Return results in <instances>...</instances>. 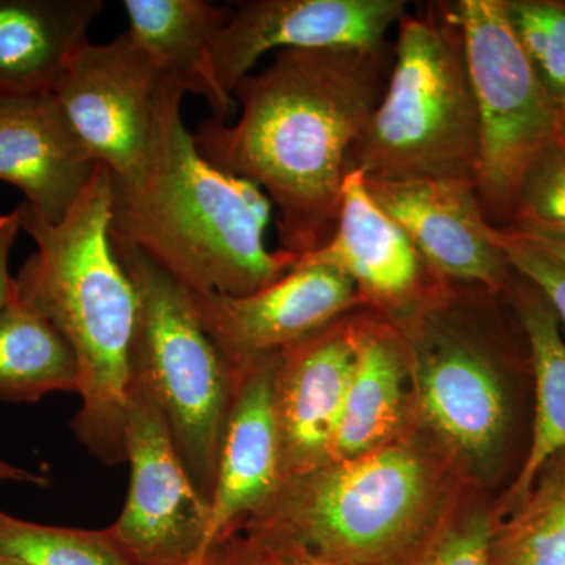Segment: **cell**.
Returning <instances> with one entry per match:
<instances>
[{"label": "cell", "instance_id": "obj_1", "mask_svg": "<svg viewBox=\"0 0 565 565\" xmlns=\"http://www.w3.org/2000/svg\"><path fill=\"white\" fill-rule=\"evenodd\" d=\"M285 50L234 88V125L200 122L196 150L258 185L278 212L281 250L297 258L330 239L349 159L392 73L394 47Z\"/></svg>", "mask_w": 565, "mask_h": 565}, {"label": "cell", "instance_id": "obj_2", "mask_svg": "<svg viewBox=\"0 0 565 565\" xmlns=\"http://www.w3.org/2000/svg\"><path fill=\"white\" fill-rule=\"evenodd\" d=\"M185 93L167 77L140 172L129 181L111 178L110 234L191 291L247 296L291 273L299 258L267 248L274 206L266 193L196 150L182 121Z\"/></svg>", "mask_w": 565, "mask_h": 565}, {"label": "cell", "instance_id": "obj_3", "mask_svg": "<svg viewBox=\"0 0 565 565\" xmlns=\"http://www.w3.org/2000/svg\"><path fill=\"white\" fill-rule=\"evenodd\" d=\"M21 226L36 253L14 288L55 323L81 366L79 414L71 427L99 462H126L125 419L136 333V288L110 236L111 177L99 166L61 223L44 222L25 203Z\"/></svg>", "mask_w": 565, "mask_h": 565}, {"label": "cell", "instance_id": "obj_4", "mask_svg": "<svg viewBox=\"0 0 565 565\" xmlns=\"http://www.w3.org/2000/svg\"><path fill=\"white\" fill-rule=\"evenodd\" d=\"M440 475L403 441L292 476L241 526L338 565H401L444 525Z\"/></svg>", "mask_w": 565, "mask_h": 565}, {"label": "cell", "instance_id": "obj_5", "mask_svg": "<svg viewBox=\"0 0 565 565\" xmlns=\"http://www.w3.org/2000/svg\"><path fill=\"white\" fill-rule=\"evenodd\" d=\"M392 73L349 159L367 180L473 181L479 154L467 47L456 2L397 24Z\"/></svg>", "mask_w": 565, "mask_h": 565}, {"label": "cell", "instance_id": "obj_6", "mask_svg": "<svg viewBox=\"0 0 565 565\" xmlns=\"http://www.w3.org/2000/svg\"><path fill=\"white\" fill-rule=\"evenodd\" d=\"M111 243L139 302L131 379L158 404L185 470L211 508L233 403L232 367L203 329L188 288L132 244L114 236Z\"/></svg>", "mask_w": 565, "mask_h": 565}, {"label": "cell", "instance_id": "obj_7", "mask_svg": "<svg viewBox=\"0 0 565 565\" xmlns=\"http://www.w3.org/2000/svg\"><path fill=\"white\" fill-rule=\"evenodd\" d=\"M456 11L478 110L476 195L487 222L508 230L527 170L555 139L561 114L512 31L504 0H459Z\"/></svg>", "mask_w": 565, "mask_h": 565}, {"label": "cell", "instance_id": "obj_8", "mask_svg": "<svg viewBox=\"0 0 565 565\" xmlns=\"http://www.w3.org/2000/svg\"><path fill=\"white\" fill-rule=\"evenodd\" d=\"M393 326L403 337L427 422L484 462L503 441L508 401L489 345L462 313L459 282L445 281L419 310Z\"/></svg>", "mask_w": 565, "mask_h": 565}, {"label": "cell", "instance_id": "obj_9", "mask_svg": "<svg viewBox=\"0 0 565 565\" xmlns=\"http://www.w3.org/2000/svg\"><path fill=\"white\" fill-rule=\"evenodd\" d=\"M128 498L111 534L139 565H191L206 555L210 503L185 470L166 418L143 386L129 379L125 419Z\"/></svg>", "mask_w": 565, "mask_h": 565}, {"label": "cell", "instance_id": "obj_10", "mask_svg": "<svg viewBox=\"0 0 565 565\" xmlns=\"http://www.w3.org/2000/svg\"><path fill=\"white\" fill-rule=\"evenodd\" d=\"M167 77L125 32L85 44L52 93L93 158L129 181L150 151Z\"/></svg>", "mask_w": 565, "mask_h": 565}, {"label": "cell", "instance_id": "obj_11", "mask_svg": "<svg viewBox=\"0 0 565 565\" xmlns=\"http://www.w3.org/2000/svg\"><path fill=\"white\" fill-rule=\"evenodd\" d=\"M188 291L233 374L366 307L348 275L322 264H297L280 280L247 296Z\"/></svg>", "mask_w": 565, "mask_h": 565}, {"label": "cell", "instance_id": "obj_12", "mask_svg": "<svg viewBox=\"0 0 565 565\" xmlns=\"http://www.w3.org/2000/svg\"><path fill=\"white\" fill-rule=\"evenodd\" d=\"M405 14L403 0H245L212 47L215 85L234 99L267 52L384 46Z\"/></svg>", "mask_w": 565, "mask_h": 565}, {"label": "cell", "instance_id": "obj_13", "mask_svg": "<svg viewBox=\"0 0 565 565\" xmlns=\"http://www.w3.org/2000/svg\"><path fill=\"white\" fill-rule=\"evenodd\" d=\"M364 180L379 206L411 237L438 277L508 291L514 269L494 239L473 181Z\"/></svg>", "mask_w": 565, "mask_h": 565}, {"label": "cell", "instance_id": "obj_14", "mask_svg": "<svg viewBox=\"0 0 565 565\" xmlns=\"http://www.w3.org/2000/svg\"><path fill=\"white\" fill-rule=\"evenodd\" d=\"M299 264H322L348 275L364 305H373L390 322L415 313L446 281L379 206L360 170L345 174L332 236Z\"/></svg>", "mask_w": 565, "mask_h": 565}, {"label": "cell", "instance_id": "obj_15", "mask_svg": "<svg viewBox=\"0 0 565 565\" xmlns=\"http://www.w3.org/2000/svg\"><path fill=\"white\" fill-rule=\"evenodd\" d=\"M362 316L351 313L311 334L277 360L275 411L286 479L329 463Z\"/></svg>", "mask_w": 565, "mask_h": 565}, {"label": "cell", "instance_id": "obj_16", "mask_svg": "<svg viewBox=\"0 0 565 565\" xmlns=\"http://www.w3.org/2000/svg\"><path fill=\"white\" fill-rule=\"evenodd\" d=\"M278 355L234 373L233 403L211 500L206 555L239 533L241 526L259 514L285 482L275 411Z\"/></svg>", "mask_w": 565, "mask_h": 565}, {"label": "cell", "instance_id": "obj_17", "mask_svg": "<svg viewBox=\"0 0 565 565\" xmlns=\"http://www.w3.org/2000/svg\"><path fill=\"white\" fill-rule=\"evenodd\" d=\"M99 166L54 93L0 96V181L20 189L44 222L70 214Z\"/></svg>", "mask_w": 565, "mask_h": 565}, {"label": "cell", "instance_id": "obj_18", "mask_svg": "<svg viewBox=\"0 0 565 565\" xmlns=\"http://www.w3.org/2000/svg\"><path fill=\"white\" fill-rule=\"evenodd\" d=\"M103 9L102 0H0V96L54 92Z\"/></svg>", "mask_w": 565, "mask_h": 565}, {"label": "cell", "instance_id": "obj_19", "mask_svg": "<svg viewBox=\"0 0 565 565\" xmlns=\"http://www.w3.org/2000/svg\"><path fill=\"white\" fill-rule=\"evenodd\" d=\"M129 35L185 92L203 96L214 118L232 120L233 99L215 85L212 47L234 9L204 0H125Z\"/></svg>", "mask_w": 565, "mask_h": 565}, {"label": "cell", "instance_id": "obj_20", "mask_svg": "<svg viewBox=\"0 0 565 565\" xmlns=\"http://www.w3.org/2000/svg\"><path fill=\"white\" fill-rule=\"evenodd\" d=\"M407 374L399 330L385 318L362 316L355 364L330 462L362 456L393 441L403 422Z\"/></svg>", "mask_w": 565, "mask_h": 565}, {"label": "cell", "instance_id": "obj_21", "mask_svg": "<svg viewBox=\"0 0 565 565\" xmlns=\"http://www.w3.org/2000/svg\"><path fill=\"white\" fill-rule=\"evenodd\" d=\"M508 294L525 333L535 379L533 440L512 487L511 501L519 504L546 465L565 451V338L544 294L515 270Z\"/></svg>", "mask_w": 565, "mask_h": 565}, {"label": "cell", "instance_id": "obj_22", "mask_svg": "<svg viewBox=\"0 0 565 565\" xmlns=\"http://www.w3.org/2000/svg\"><path fill=\"white\" fill-rule=\"evenodd\" d=\"M76 352L55 323L18 294L0 311V403L32 404L52 393H77Z\"/></svg>", "mask_w": 565, "mask_h": 565}, {"label": "cell", "instance_id": "obj_23", "mask_svg": "<svg viewBox=\"0 0 565 565\" xmlns=\"http://www.w3.org/2000/svg\"><path fill=\"white\" fill-rule=\"evenodd\" d=\"M487 565H565V451L501 526H493Z\"/></svg>", "mask_w": 565, "mask_h": 565}, {"label": "cell", "instance_id": "obj_24", "mask_svg": "<svg viewBox=\"0 0 565 565\" xmlns=\"http://www.w3.org/2000/svg\"><path fill=\"white\" fill-rule=\"evenodd\" d=\"M0 556L22 565H139L109 526L41 525L0 509Z\"/></svg>", "mask_w": 565, "mask_h": 565}, {"label": "cell", "instance_id": "obj_25", "mask_svg": "<svg viewBox=\"0 0 565 565\" xmlns=\"http://www.w3.org/2000/svg\"><path fill=\"white\" fill-rule=\"evenodd\" d=\"M504 7L542 87L565 115V0H504Z\"/></svg>", "mask_w": 565, "mask_h": 565}, {"label": "cell", "instance_id": "obj_26", "mask_svg": "<svg viewBox=\"0 0 565 565\" xmlns=\"http://www.w3.org/2000/svg\"><path fill=\"white\" fill-rule=\"evenodd\" d=\"M508 230L565 233V125L527 170Z\"/></svg>", "mask_w": 565, "mask_h": 565}, {"label": "cell", "instance_id": "obj_27", "mask_svg": "<svg viewBox=\"0 0 565 565\" xmlns=\"http://www.w3.org/2000/svg\"><path fill=\"white\" fill-rule=\"evenodd\" d=\"M493 526L486 514L444 523L419 552L401 565H487Z\"/></svg>", "mask_w": 565, "mask_h": 565}, {"label": "cell", "instance_id": "obj_28", "mask_svg": "<svg viewBox=\"0 0 565 565\" xmlns=\"http://www.w3.org/2000/svg\"><path fill=\"white\" fill-rule=\"evenodd\" d=\"M493 236L512 269L544 294L565 329V264L527 243L514 230L493 228Z\"/></svg>", "mask_w": 565, "mask_h": 565}, {"label": "cell", "instance_id": "obj_29", "mask_svg": "<svg viewBox=\"0 0 565 565\" xmlns=\"http://www.w3.org/2000/svg\"><path fill=\"white\" fill-rule=\"evenodd\" d=\"M22 230L20 211L0 215V311L9 305L14 294V277L9 270V258L18 233Z\"/></svg>", "mask_w": 565, "mask_h": 565}, {"label": "cell", "instance_id": "obj_30", "mask_svg": "<svg viewBox=\"0 0 565 565\" xmlns=\"http://www.w3.org/2000/svg\"><path fill=\"white\" fill-rule=\"evenodd\" d=\"M218 565H270L269 550L252 535L237 533L218 545Z\"/></svg>", "mask_w": 565, "mask_h": 565}, {"label": "cell", "instance_id": "obj_31", "mask_svg": "<svg viewBox=\"0 0 565 565\" xmlns=\"http://www.w3.org/2000/svg\"><path fill=\"white\" fill-rule=\"evenodd\" d=\"M263 545H266V548L269 550L270 565H338L311 555V553L305 552L299 546Z\"/></svg>", "mask_w": 565, "mask_h": 565}, {"label": "cell", "instance_id": "obj_32", "mask_svg": "<svg viewBox=\"0 0 565 565\" xmlns=\"http://www.w3.org/2000/svg\"><path fill=\"white\" fill-rule=\"evenodd\" d=\"M514 232L525 237L527 243L535 245L542 252L556 258L557 262L565 264V233L542 232V230H525V232L514 230Z\"/></svg>", "mask_w": 565, "mask_h": 565}, {"label": "cell", "instance_id": "obj_33", "mask_svg": "<svg viewBox=\"0 0 565 565\" xmlns=\"http://www.w3.org/2000/svg\"><path fill=\"white\" fill-rule=\"evenodd\" d=\"M0 482H17V484L35 487L50 486V479L46 476L35 473V471L11 463L6 459H0Z\"/></svg>", "mask_w": 565, "mask_h": 565}, {"label": "cell", "instance_id": "obj_34", "mask_svg": "<svg viewBox=\"0 0 565 565\" xmlns=\"http://www.w3.org/2000/svg\"><path fill=\"white\" fill-rule=\"evenodd\" d=\"M0 565H22V564L17 563V561L9 559V557L0 556Z\"/></svg>", "mask_w": 565, "mask_h": 565}, {"label": "cell", "instance_id": "obj_35", "mask_svg": "<svg viewBox=\"0 0 565 565\" xmlns=\"http://www.w3.org/2000/svg\"><path fill=\"white\" fill-rule=\"evenodd\" d=\"M561 120H563V122L565 125V115H561Z\"/></svg>", "mask_w": 565, "mask_h": 565}]
</instances>
